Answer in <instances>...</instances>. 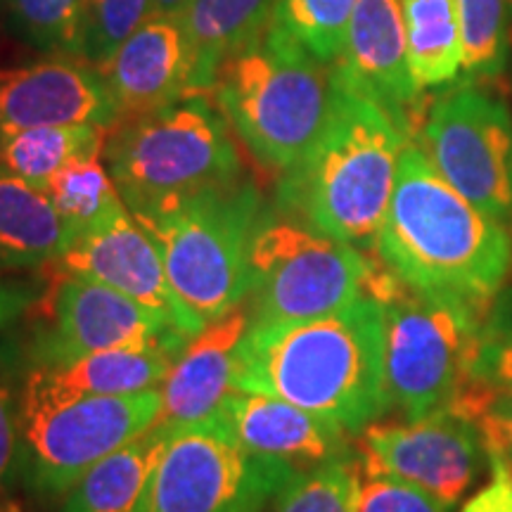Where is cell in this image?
<instances>
[{
  "instance_id": "f35d334b",
  "label": "cell",
  "mask_w": 512,
  "mask_h": 512,
  "mask_svg": "<svg viewBox=\"0 0 512 512\" xmlns=\"http://www.w3.org/2000/svg\"><path fill=\"white\" fill-rule=\"evenodd\" d=\"M505 458V463H508V467H510V472H512V453H508V456H503Z\"/></svg>"
},
{
  "instance_id": "d6986e66",
  "label": "cell",
  "mask_w": 512,
  "mask_h": 512,
  "mask_svg": "<svg viewBox=\"0 0 512 512\" xmlns=\"http://www.w3.org/2000/svg\"><path fill=\"white\" fill-rule=\"evenodd\" d=\"M337 62L413 136L422 91L408 62L401 0H356Z\"/></svg>"
},
{
  "instance_id": "ba28073f",
  "label": "cell",
  "mask_w": 512,
  "mask_h": 512,
  "mask_svg": "<svg viewBox=\"0 0 512 512\" xmlns=\"http://www.w3.org/2000/svg\"><path fill=\"white\" fill-rule=\"evenodd\" d=\"M162 389L124 396L67 394L27 361L19 403L22 484L36 496L67 494L83 472L150 430Z\"/></svg>"
},
{
  "instance_id": "74e56055",
  "label": "cell",
  "mask_w": 512,
  "mask_h": 512,
  "mask_svg": "<svg viewBox=\"0 0 512 512\" xmlns=\"http://www.w3.org/2000/svg\"><path fill=\"white\" fill-rule=\"evenodd\" d=\"M185 0H152V15L178 17Z\"/></svg>"
},
{
  "instance_id": "4dcf8cb0",
  "label": "cell",
  "mask_w": 512,
  "mask_h": 512,
  "mask_svg": "<svg viewBox=\"0 0 512 512\" xmlns=\"http://www.w3.org/2000/svg\"><path fill=\"white\" fill-rule=\"evenodd\" d=\"M27 373V347L19 337L0 339V496L22 482V446H19V403Z\"/></svg>"
},
{
  "instance_id": "4fadbf2b",
  "label": "cell",
  "mask_w": 512,
  "mask_h": 512,
  "mask_svg": "<svg viewBox=\"0 0 512 512\" xmlns=\"http://www.w3.org/2000/svg\"><path fill=\"white\" fill-rule=\"evenodd\" d=\"M484 460L479 427L448 408L406 422H373L358 444L361 472L418 486L451 510L477 482Z\"/></svg>"
},
{
  "instance_id": "9a60e30c",
  "label": "cell",
  "mask_w": 512,
  "mask_h": 512,
  "mask_svg": "<svg viewBox=\"0 0 512 512\" xmlns=\"http://www.w3.org/2000/svg\"><path fill=\"white\" fill-rule=\"evenodd\" d=\"M119 112L100 72L74 57L0 69V140L38 126L93 124L110 131Z\"/></svg>"
},
{
  "instance_id": "30bf717a",
  "label": "cell",
  "mask_w": 512,
  "mask_h": 512,
  "mask_svg": "<svg viewBox=\"0 0 512 512\" xmlns=\"http://www.w3.org/2000/svg\"><path fill=\"white\" fill-rule=\"evenodd\" d=\"M294 475L207 422L171 437L136 512H264Z\"/></svg>"
},
{
  "instance_id": "e575fe53",
  "label": "cell",
  "mask_w": 512,
  "mask_h": 512,
  "mask_svg": "<svg viewBox=\"0 0 512 512\" xmlns=\"http://www.w3.org/2000/svg\"><path fill=\"white\" fill-rule=\"evenodd\" d=\"M472 380L494 392H512V328L486 320Z\"/></svg>"
},
{
  "instance_id": "f1b7e54d",
  "label": "cell",
  "mask_w": 512,
  "mask_h": 512,
  "mask_svg": "<svg viewBox=\"0 0 512 512\" xmlns=\"http://www.w3.org/2000/svg\"><path fill=\"white\" fill-rule=\"evenodd\" d=\"M12 27L48 57L81 55L83 0H8Z\"/></svg>"
},
{
  "instance_id": "7c38bea8",
  "label": "cell",
  "mask_w": 512,
  "mask_h": 512,
  "mask_svg": "<svg viewBox=\"0 0 512 512\" xmlns=\"http://www.w3.org/2000/svg\"><path fill=\"white\" fill-rule=\"evenodd\" d=\"M31 311L36 320L24 347L29 361L38 363L69 361L95 351L185 344L190 339L126 294L67 271L57 275Z\"/></svg>"
},
{
  "instance_id": "2e32d148",
  "label": "cell",
  "mask_w": 512,
  "mask_h": 512,
  "mask_svg": "<svg viewBox=\"0 0 512 512\" xmlns=\"http://www.w3.org/2000/svg\"><path fill=\"white\" fill-rule=\"evenodd\" d=\"M247 330L249 309L240 304L188 339L162 382V413L155 425L176 434L207 425L219 415L228 396L238 389L235 370Z\"/></svg>"
},
{
  "instance_id": "6da1fadb",
  "label": "cell",
  "mask_w": 512,
  "mask_h": 512,
  "mask_svg": "<svg viewBox=\"0 0 512 512\" xmlns=\"http://www.w3.org/2000/svg\"><path fill=\"white\" fill-rule=\"evenodd\" d=\"M235 387L275 396L361 434L392 406L382 302L366 292L325 316L249 328Z\"/></svg>"
},
{
  "instance_id": "5bb4252c",
  "label": "cell",
  "mask_w": 512,
  "mask_h": 512,
  "mask_svg": "<svg viewBox=\"0 0 512 512\" xmlns=\"http://www.w3.org/2000/svg\"><path fill=\"white\" fill-rule=\"evenodd\" d=\"M57 264L62 271L126 294L183 335L195 337L202 330L171 290L155 240L128 209L105 226L79 235Z\"/></svg>"
},
{
  "instance_id": "7a4b0ae2",
  "label": "cell",
  "mask_w": 512,
  "mask_h": 512,
  "mask_svg": "<svg viewBox=\"0 0 512 512\" xmlns=\"http://www.w3.org/2000/svg\"><path fill=\"white\" fill-rule=\"evenodd\" d=\"M375 249L380 264L411 290L479 309L494 306L512 273L508 223L453 190L415 140L401 150Z\"/></svg>"
},
{
  "instance_id": "1f68e13d",
  "label": "cell",
  "mask_w": 512,
  "mask_h": 512,
  "mask_svg": "<svg viewBox=\"0 0 512 512\" xmlns=\"http://www.w3.org/2000/svg\"><path fill=\"white\" fill-rule=\"evenodd\" d=\"M152 15V0H83L79 60L98 69Z\"/></svg>"
},
{
  "instance_id": "7402d4cb",
  "label": "cell",
  "mask_w": 512,
  "mask_h": 512,
  "mask_svg": "<svg viewBox=\"0 0 512 512\" xmlns=\"http://www.w3.org/2000/svg\"><path fill=\"white\" fill-rule=\"evenodd\" d=\"M185 344L95 351V354L55 363H38L29 358L27 361L41 370L48 382L67 394L124 396L162 384Z\"/></svg>"
},
{
  "instance_id": "f546056e",
  "label": "cell",
  "mask_w": 512,
  "mask_h": 512,
  "mask_svg": "<svg viewBox=\"0 0 512 512\" xmlns=\"http://www.w3.org/2000/svg\"><path fill=\"white\" fill-rule=\"evenodd\" d=\"M356 0H278L273 22L323 62L342 57Z\"/></svg>"
},
{
  "instance_id": "277c9868",
  "label": "cell",
  "mask_w": 512,
  "mask_h": 512,
  "mask_svg": "<svg viewBox=\"0 0 512 512\" xmlns=\"http://www.w3.org/2000/svg\"><path fill=\"white\" fill-rule=\"evenodd\" d=\"M332 64L271 22L221 62L209 98L249 155L285 174L323 131L332 105Z\"/></svg>"
},
{
  "instance_id": "cb8c5ba5",
  "label": "cell",
  "mask_w": 512,
  "mask_h": 512,
  "mask_svg": "<svg viewBox=\"0 0 512 512\" xmlns=\"http://www.w3.org/2000/svg\"><path fill=\"white\" fill-rule=\"evenodd\" d=\"M105 143L107 128L93 124L29 128L0 140V169L46 190L67 166L102 157Z\"/></svg>"
},
{
  "instance_id": "9c48e42d",
  "label": "cell",
  "mask_w": 512,
  "mask_h": 512,
  "mask_svg": "<svg viewBox=\"0 0 512 512\" xmlns=\"http://www.w3.org/2000/svg\"><path fill=\"white\" fill-rule=\"evenodd\" d=\"M249 261V328L297 323L344 309L366 294L377 268L363 249L271 209L256 226Z\"/></svg>"
},
{
  "instance_id": "3957f363",
  "label": "cell",
  "mask_w": 512,
  "mask_h": 512,
  "mask_svg": "<svg viewBox=\"0 0 512 512\" xmlns=\"http://www.w3.org/2000/svg\"><path fill=\"white\" fill-rule=\"evenodd\" d=\"M411 133L342 64H332V105L311 150L280 174L278 211L358 249L375 247Z\"/></svg>"
},
{
  "instance_id": "ac0fdd59",
  "label": "cell",
  "mask_w": 512,
  "mask_h": 512,
  "mask_svg": "<svg viewBox=\"0 0 512 512\" xmlns=\"http://www.w3.org/2000/svg\"><path fill=\"white\" fill-rule=\"evenodd\" d=\"M211 422L254 456L290 465L294 472L347 456L349 432L275 396L235 389Z\"/></svg>"
},
{
  "instance_id": "484cf974",
  "label": "cell",
  "mask_w": 512,
  "mask_h": 512,
  "mask_svg": "<svg viewBox=\"0 0 512 512\" xmlns=\"http://www.w3.org/2000/svg\"><path fill=\"white\" fill-rule=\"evenodd\" d=\"M46 192L76 238L105 226L128 209L102 157L83 159L62 169L46 185Z\"/></svg>"
},
{
  "instance_id": "d6a6232c",
  "label": "cell",
  "mask_w": 512,
  "mask_h": 512,
  "mask_svg": "<svg viewBox=\"0 0 512 512\" xmlns=\"http://www.w3.org/2000/svg\"><path fill=\"white\" fill-rule=\"evenodd\" d=\"M456 413L479 427L486 451L512 453V392H494L472 382L456 401Z\"/></svg>"
},
{
  "instance_id": "d4e9b609",
  "label": "cell",
  "mask_w": 512,
  "mask_h": 512,
  "mask_svg": "<svg viewBox=\"0 0 512 512\" xmlns=\"http://www.w3.org/2000/svg\"><path fill=\"white\" fill-rule=\"evenodd\" d=\"M408 62L420 91L441 88L460 76V27L456 0H401Z\"/></svg>"
},
{
  "instance_id": "83f0119b",
  "label": "cell",
  "mask_w": 512,
  "mask_h": 512,
  "mask_svg": "<svg viewBox=\"0 0 512 512\" xmlns=\"http://www.w3.org/2000/svg\"><path fill=\"white\" fill-rule=\"evenodd\" d=\"M358 486L361 463L347 453L297 472L275 494L273 512H356Z\"/></svg>"
},
{
  "instance_id": "8fae6325",
  "label": "cell",
  "mask_w": 512,
  "mask_h": 512,
  "mask_svg": "<svg viewBox=\"0 0 512 512\" xmlns=\"http://www.w3.org/2000/svg\"><path fill=\"white\" fill-rule=\"evenodd\" d=\"M418 145L453 190L510 226L512 119L501 100L472 83H460L432 102Z\"/></svg>"
},
{
  "instance_id": "ffe728a7",
  "label": "cell",
  "mask_w": 512,
  "mask_h": 512,
  "mask_svg": "<svg viewBox=\"0 0 512 512\" xmlns=\"http://www.w3.org/2000/svg\"><path fill=\"white\" fill-rule=\"evenodd\" d=\"M74 240L46 190L0 169V271L57 264Z\"/></svg>"
},
{
  "instance_id": "603a6c76",
  "label": "cell",
  "mask_w": 512,
  "mask_h": 512,
  "mask_svg": "<svg viewBox=\"0 0 512 512\" xmlns=\"http://www.w3.org/2000/svg\"><path fill=\"white\" fill-rule=\"evenodd\" d=\"M174 434L152 425L83 472L67 491L62 512H136L152 472Z\"/></svg>"
},
{
  "instance_id": "d590c367",
  "label": "cell",
  "mask_w": 512,
  "mask_h": 512,
  "mask_svg": "<svg viewBox=\"0 0 512 512\" xmlns=\"http://www.w3.org/2000/svg\"><path fill=\"white\" fill-rule=\"evenodd\" d=\"M491 463V482L465 501L460 512H512V472L501 453L486 451Z\"/></svg>"
},
{
  "instance_id": "4316f807",
  "label": "cell",
  "mask_w": 512,
  "mask_h": 512,
  "mask_svg": "<svg viewBox=\"0 0 512 512\" xmlns=\"http://www.w3.org/2000/svg\"><path fill=\"white\" fill-rule=\"evenodd\" d=\"M460 74L467 81L503 72L510 50L512 0H456Z\"/></svg>"
},
{
  "instance_id": "8d00e7d4",
  "label": "cell",
  "mask_w": 512,
  "mask_h": 512,
  "mask_svg": "<svg viewBox=\"0 0 512 512\" xmlns=\"http://www.w3.org/2000/svg\"><path fill=\"white\" fill-rule=\"evenodd\" d=\"M41 297L34 283L10 280L0 275V330L15 325L19 318L27 316Z\"/></svg>"
},
{
  "instance_id": "5b68a950",
  "label": "cell",
  "mask_w": 512,
  "mask_h": 512,
  "mask_svg": "<svg viewBox=\"0 0 512 512\" xmlns=\"http://www.w3.org/2000/svg\"><path fill=\"white\" fill-rule=\"evenodd\" d=\"M102 157L131 214L245 181L233 131L209 95L121 119Z\"/></svg>"
},
{
  "instance_id": "52a82bcc",
  "label": "cell",
  "mask_w": 512,
  "mask_h": 512,
  "mask_svg": "<svg viewBox=\"0 0 512 512\" xmlns=\"http://www.w3.org/2000/svg\"><path fill=\"white\" fill-rule=\"evenodd\" d=\"M368 294L384 306V368L392 406L406 420L451 408L472 380L489 309L411 290L375 268Z\"/></svg>"
},
{
  "instance_id": "e0dca14e",
  "label": "cell",
  "mask_w": 512,
  "mask_h": 512,
  "mask_svg": "<svg viewBox=\"0 0 512 512\" xmlns=\"http://www.w3.org/2000/svg\"><path fill=\"white\" fill-rule=\"evenodd\" d=\"M98 72L121 119L190 98L192 62L178 17L150 15ZM117 121V124H119Z\"/></svg>"
},
{
  "instance_id": "836d02e7",
  "label": "cell",
  "mask_w": 512,
  "mask_h": 512,
  "mask_svg": "<svg viewBox=\"0 0 512 512\" xmlns=\"http://www.w3.org/2000/svg\"><path fill=\"white\" fill-rule=\"evenodd\" d=\"M356 512H451V508L401 479L361 472Z\"/></svg>"
},
{
  "instance_id": "44dd1931",
  "label": "cell",
  "mask_w": 512,
  "mask_h": 512,
  "mask_svg": "<svg viewBox=\"0 0 512 512\" xmlns=\"http://www.w3.org/2000/svg\"><path fill=\"white\" fill-rule=\"evenodd\" d=\"M278 0H185L181 22L192 62V93L209 95L221 62L273 22Z\"/></svg>"
},
{
  "instance_id": "8992f818",
  "label": "cell",
  "mask_w": 512,
  "mask_h": 512,
  "mask_svg": "<svg viewBox=\"0 0 512 512\" xmlns=\"http://www.w3.org/2000/svg\"><path fill=\"white\" fill-rule=\"evenodd\" d=\"M264 197L249 181L133 214L155 240L166 278L204 328L245 304L252 287V240Z\"/></svg>"
}]
</instances>
